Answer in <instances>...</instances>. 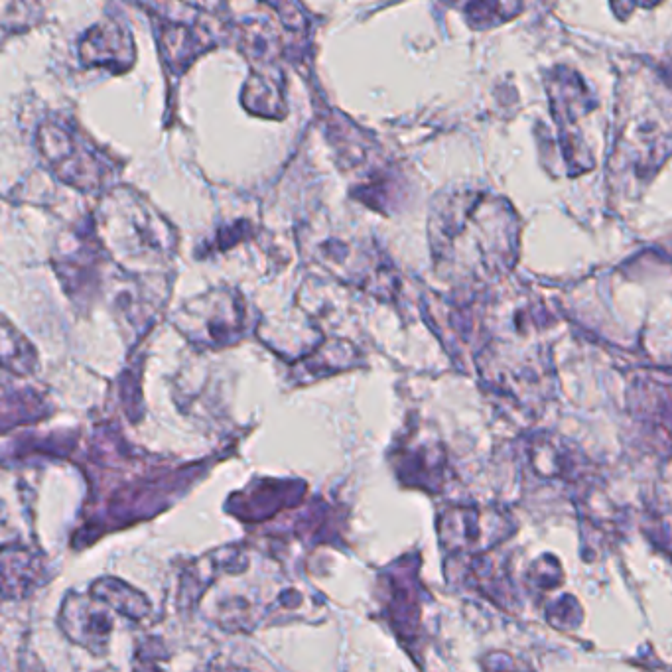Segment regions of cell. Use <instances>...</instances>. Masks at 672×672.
<instances>
[{
    "label": "cell",
    "mask_w": 672,
    "mask_h": 672,
    "mask_svg": "<svg viewBox=\"0 0 672 672\" xmlns=\"http://www.w3.org/2000/svg\"><path fill=\"white\" fill-rule=\"evenodd\" d=\"M529 464L542 479H572L578 475L580 456L560 438L537 436L529 444Z\"/></svg>",
    "instance_id": "8992f818"
},
{
    "label": "cell",
    "mask_w": 672,
    "mask_h": 672,
    "mask_svg": "<svg viewBox=\"0 0 672 672\" xmlns=\"http://www.w3.org/2000/svg\"><path fill=\"white\" fill-rule=\"evenodd\" d=\"M527 580L537 590H544V592L554 590L562 584V566L558 564V560L552 554L540 556L529 568Z\"/></svg>",
    "instance_id": "ba28073f"
},
{
    "label": "cell",
    "mask_w": 672,
    "mask_h": 672,
    "mask_svg": "<svg viewBox=\"0 0 672 672\" xmlns=\"http://www.w3.org/2000/svg\"><path fill=\"white\" fill-rule=\"evenodd\" d=\"M546 617H548V621L554 627L572 629V627L580 625V621H582V609H580V604L572 596H562L560 600H556L554 604L548 607Z\"/></svg>",
    "instance_id": "9c48e42d"
},
{
    "label": "cell",
    "mask_w": 672,
    "mask_h": 672,
    "mask_svg": "<svg viewBox=\"0 0 672 672\" xmlns=\"http://www.w3.org/2000/svg\"><path fill=\"white\" fill-rule=\"evenodd\" d=\"M515 527L513 515L501 505L454 507L440 521V538L450 550L479 556L505 542Z\"/></svg>",
    "instance_id": "7a4b0ae2"
},
{
    "label": "cell",
    "mask_w": 672,
    "mask_h": 672,
    "mask_svg": "<svg viewBox=\"0 0 672 672\" xmlns=\"http://www.w3.org/2000/svg\"><path fill=\"white\" fill-rule=\"evenodd\" d=\"M523 10L519 2H475L466 6V14L473 28H493Z\"/></svg>",
    "instance_id": "52a82bcc"
},
{
    "label": "cell",
    "mask_w": 672,
    "mask_h": 672,
    "mask_svg": "<svg viewBox=\"0 0 672 672\" xmlns=\"http://www.w3.org/2000/svg\"><path fill=\"white\" fill-rule=\"evenodd\" d=\"M188 316L196 320L190 330H205L202 337L205 343L225 345L243 334L245 312L239 296L231 292H211L202 302L188 306Z\"/></svg>",
    "instance_id": "3957f363"
},
{
    "label": "cell",
    "mask_w": 672,
    "mask_h": 672,
    "mask_svg": "<svg viewBox=\"0 0 672 672\" xmlns=\"http://www.w3.org/2000/svg\"><path fill=\"white\" fill-rule=\"evenodd\" d=\"M83 40L97 46H105L103 50L81 52V60L87 66H103V68L119 66V71H125L135 60V46L131 34L117 22H105L95 26Z\"/></svg>",
    "instance_id": "277c9868"
},
{
    "label": "cell",
    "mask_w": 672,
    "mask_h": 672,
    "mask_svg": "<svg viewBox=\"0 0 672 672\" xmlns=\"http://www.w3.org/2000/svg\"><path fill=\"white\" fill-rule=\"evenodd\" d=\"M519 233L513 205L485 190L452 192L432 213L436 259L470 284L499 280L515 267Z\"/></svg>",
    "instance_id": "6da1fadb"
},
{
    "label": "cell",
    "mask_w": 672,
    "mask_h": 672,
    "mask_svg": "<svg viewBox=\"0 0 672 672\" xmlns=\"http://www.w3.org/2000/svg\"><path fill=\"white\" fill-rule=\"evenodd\" d=\"M631 399L639 420L671 440L672 446V383L641 379L635 383Z\"/></svg>",
    "instance_id": "5b68a950"
}]
</instances>
